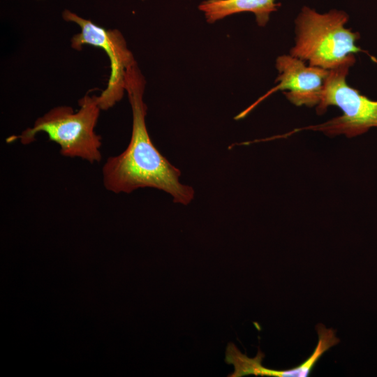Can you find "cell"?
Listing matches in <instances>:
<instances>
[{"label":"cell","instance_id":"8992f818","mask_svg":"<svg viewBox=\"0 0 377 377\" xmlns=\"http://www.w3.org/2000/svg\"><path fill=\"white\" fill-rule=\"evenodd\" d=\"M276 67L279 72L276 80L278 84L239 114L237 118L244 117L260 101L279 90L283 91L286 98L297 106L318 105L330 70L309 64L307 66L304 60L291 54L279 56L276 59Z\"/></svg>","mask_w":377,"mask_h":377},{"label":"cell","instance_id":"5b68a950","mask_svg":"<svg viewBox=\"0 0 377 377\" xmlns=\"http://www.w3.org/2000/svg\"><path fill=\"white\" fill-rule=\"evenodd\" d=\"M62 16L64 20L74 22L80 28V32L71 39L73 49L81 50L84 45H89L101 48L108 57L110 68L108 82L106 88L97 96L101 110H107L124 96L128 69L135 62L133 55L119 30L102 28L68 10H65Z\"/></svg>","mask_w":377,"mask_h":377},{"label":"cell","instance_id":"52a82bcc","mask_svg":"<svg viewBox=\"0 0 377 377\" xmlns=\"http://www.w3.org/2000/svg\"><path fill=\"white\" fill-rule=\"evenodd\" d=\"M279 6L275 0H207L198 8L204 13L209 23L241 12H251L259 26H265L270 14Z\"/></svg>","mask_w":377,"mask_h":377},{"label":"cell","instance_id":"6da1fadb","mask_svg":"<svg viewBox=\"0 0 377 377\" xmlns=\"http://www.w3.org/2000/svg\"><path fill=\"white\" fill-rule=\"evenodd\" d=\"M145 87V77L135 62L128 69L125 78V91L133 114L131 140L122 153L106 160L102 168L103 185L114 193L154 188L170 194L174 202L187 205L194 198V189L179 182L181 171L160 153L147 131Z\"/></svg>","mask_w":377,"mask_h":377},{"label":"cell","instance_id":"7a4b0ae2","mask_svg":"<svg viewBox=\"0 0 377 377\" xmlns=\"http://www.w3.org/2000/svg\"><path fill=\"white\" fill-rule=\"evenodd\" d=\"M78 104L80 108L75 112L71 107L66 105L50 110L38 117L31 127L18 135L6 138V142L20 140L27 145L35 141L36 135L42 132L60 146L62 156L81 158L90 163L100 162L101 137L94 131L101 110L97 96L87 94L79 100Z\"/></svg>","mask_w":377,"mask_h":377},{"label":"cell","instance_id":"277c9868","mask_svg":"<svg viewBox=\"0 0 377 377\" xmlns=\"http://www.w3.org/2000/svg\"><path fill=\"white\" fill-rule=\"evenodd\" d=\"M355 62L350 61L330 70L320 103L316 106L318 114L325 113L331 105L340 108L342 114L323 124L295 129L288 135L302 130H313L330 136L345 135L353 138L377 127V101L362 94L346 82L348 70Z\"/></svg>","mask_w":377,"mask_h":377},{"label":"cell","instance_id":"3957f363","mask_svg":"<svg viewBox=\"0 0 377 377\" xmlns=\"http://www.w3.org/2000/svg\"><path fill=\"white\" fill-rule=\"evenodd\" d=\"M348 20L341 10L320 13L304 7L295 20V43L290 54L327 70L355 61L354 54L363 50L355 44L359 34L345 27Z\"/></svg>","mask_w":377,"mask_h":377}]
</instances>
